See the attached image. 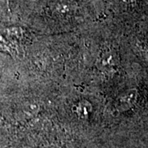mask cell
I'll list each match as a JSON object with an SVG mask.
<instances>
[{
    "label": "cell",
    "mask_w": 148,
    "mask_h": 148,
    "mask_svg": "<svg viewBox=\"0 0 148 148\" xmlns=\"http://www.w3.org/2000/svg\"><path fill=\"white\" fill-rule=\"evenodd\" d=\"M1 48H2V49H3V47H1V45H0V49H1Z\"/></svg>",
    "instance_id": "cell-1"
}]
</instances>
